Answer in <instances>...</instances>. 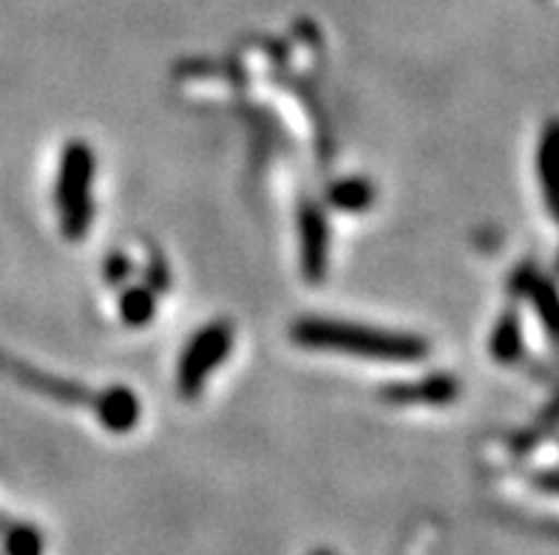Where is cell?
<instances>
[{
  "label": "cell",
  "mask_w": 559,
  "mask_h": 555,
  "mask_svg": "<svg viewBox=\"0 0 559 555\" xmlns=\"http://www.w3.org/2000/svg\"><path fill=\"white\" fill-rule=\"evenodd\" d=\"M293 340L305 349L344 352L355 358L383 360V363H412L426 358V340L401 331H383L372 326L330 321V317H305L293 326Z\"/></svg>",
  "instance_id": "cell-1"
},
{
  "label": "cell",
  "mask_w": 559,
  "mask_h": 555,
  "mask_svg": "<svg viewBox=\"0 0 559 555\" xmlns=\"http://www.w3.org/2000/svg\"><path fill=\"white\" fill-rule=\"evenodd\" d=\"M94 154L85 142H69L60 156L57 170L55 202L60 213V230L66 239H83L92 225V182H94Z\"/></svg>",
  "instance_id": "cell-2"
},
{
  "label": "cell",
  "mask_w": 559,
  "mask_h": 555,
  "mask_svg": "<svg viewBox=\"0 0 559 555\" xmlns=\"http://www.w3.org/2000/svg\"><path fill=\"white\" fill-rule=\"evenodd\" d=\"M234 349V326L225 321L207 324L191 338V343L182 349L177 366V386L182 397H197L216 369L225 363V358Z\"/></svg>",
  "instance_id": "cell-3"
},
{
  "label": "cell",
  "mask_w": 559,
  "mask_h": 555,
  "mask_svg": "<svg viewBox=\"0 0 559 555\" xmlns=\"http://www.w3.org/2000/svg\"><path fill=\"white\" fill-rule=\"evenodd\" d=\"M298 232H301V269H305L307 281H319L326 273V253H330L324 213L312 204H305L301 218H298Z\"/></svg>",
  "instance_id": "cell-4"
},
{
  "label": "cell",
  "mask_w": 559,
  "mask_h": 555,
  "mask_svg": "<svg viewBox=\"0 0 559 555\" xmlns=\"http://www.w3.org/2000/svg\"><path fill=\"white\" fill-rule=\"evenodd\" d=\"M97 414L108 431L126 434L140 420V402L128 388H108L97 402Z\"/></svg>",
  "instance_id": "cell-5"
},
{
  "label": "cell",
  "mask_w": 559,
  "mask_h": 555,
  "mask_svg": "<svg viewBox=\"0 0 559 555\" xmlns=\"http://www.w3.org/2000/svg\"><path fill=\"white\" fill-rule=\"evenodd\" d=\"M457 383L447 374H438V377H426L418 386H392L386 391L392 402H429V406H443V402H452L454 394H457Z\"/></svg>",
  "instance_id": "cell-6"
},
{
  "label": "cell",
  "mask_w": 559,
  "mask_h": 555,
  "mask_svg": "<svg viewBox=\"0 0 559 555\" xmlns=\"http://www.w3.org/2000/svg\"><path fill=\"white\" fill-rule=\"evenodd\" d=\"M539 179L546 188V198L559 207V122L551 125L543 136V148H539Z\"/></svg>",
  "instance_id": "cell-7"
},
{
  "label": "cell",
  "mask_w": 559,
  "mask_h": 555,
  "mask_svg": "<svg viewBox=\"0 0 559 555\" xmlns=\"http://www.w3.org/2000/svg\"><path fill=\"white\" fill-rule=\"evenodd\" d=\"M330 202L338 207V210H364L372 204V188L364 179H347V182H338L330 190Z\"/></svg>",
  "instance_id": "cell-8"
},
{
  "label": "cell",
  "mask_w": 559,
  "mask_h": 555,
  "mask_svg": "<svg viewBox=\"0 0 559 555\" xmlns=\"http://www.w3.org/2000/svg\"><path fill=\"white\" fill-rule=\"evenodd\" d=\"M154 312L156 303L148 289H128L126 295L120 298V315L128 326H145L154 317Z\"/></svg>",
  "instance_id": "cell-9"
},
{
  "label": "cell",
  "mask_w": 559,
  "mask_h": 555,
  "mask_svg": "<svg viewBox=\"0 0 559 555\" xmlns=\"http://www.w3.org/2000/svg\"><path fill=\"white\" fill-rule=\"evenodd\" d=\"M491 352H495L497 360H503V363H511V360L518 358L520 329H518V321H514V317H506L503 324L497 326L495 340H491Z\"/></svg>",
  "instance_id": "cell-10"
},
{
  "label": "cell",
  "mask_w": 559,
  "mask_h": 555,
  "mask_svg": "<svg viewBox=\"0 0 559 555\" xmlns=\"http://www.w3.org/2000/svg\"><path fill=\"white\" fill-rule=\"evenodd\" d=\"M9 555H43V539L35 528H14L7 539Z\"/></svg>",
  "instance_id": "cell-11"
},
{
  "label": "cell",
  "mask_w": 559,
  "mask_h": 555,
  "mask_svg": "<svg viewBox=\"0 0 559 555\" xmlns=\"http://www.w3.org/2000/svg\"><path fill=\"white\" fill-rule=\"evenodd\" d=\"M106 273H108V278H111V281H122V278L128 275V261L122 258V255H117V258L108 261Z\"/></svg>",
  "instance_id": "cell-12"
},
{
  "label": "cell",
  "mask_w": 559,
  "mask_h": 555,
  "mask_svg": "<svg viewBox=\"0 0 559 555\" xmlns=\"http://www.w3.org/2000/svg\"><path fill=\"white\" fill-rule=\"evenodd\" d=\"M312 555H335V553H330V550H319V553H312Z\"/></svg>",
  "instance_id": "cell-13"
}]
</instances>
